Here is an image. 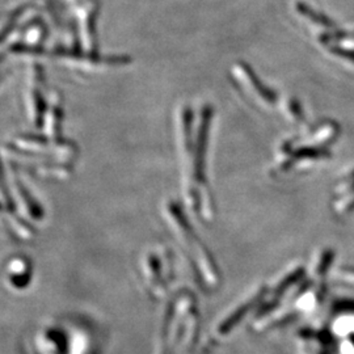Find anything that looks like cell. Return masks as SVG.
Segmentation results:
<instances>
[{
	"label": "cell",
	"instance_id": "obj_1",
	"mask_svg": "<svg viewBox=\"0 0 354 354\" xmlns=\"http://www.w3.org/2000/svg\"><path fill=\"white\" fill-rule=\"evenodd\" d=\"M235 76L241 80V84L248 91L250 96L256 102H260L264 106H273L277 102V95L274 91L266 87V84L259 79V76L253 73L252 68L245 64H238L234 71Z\"/></svg>",
	"mask_w": 354,
	"mask_h": 354
},
{
	"label": "cell",
	"instance_id": "obj_2",
	"mask_svg": "<svg viewBox=\"0 0 354 354\" xmlns=\"http://www.w3.org/2000/svg\"><path fill=\"white\" fill-rule=\"evenodd\" d=\"M298 11L302 13L304 16H306V17H308V20L317 23L319 26L327 28V29H329V32H336V30H339L336 24H335L330 19H328L327 16H324V15H322V13L315 12V11H313L311 8L304 7V6H299V7H298Z\"/></svg>",
	"mask_w": 354,
	"mask_h": 354
},
{
	"label": "cell",
	"instance_id": "obj_3",
	"mask_svg": "<svg viewBox=\"0 0 354 354\" xmlns=\"http://www.w3.org/2000/svg\"><path fill=\"white\" fill-rule=\"evenodd\" d=\"M326 45L328 46L329 51H332L333 54H336V55H339V57H342V58H345V59H348V61H351V62H353L354 64L353 49L342 48V46L335 44V42H327Z\"/></svg>",
	"mask_w": 354,
	"mask_h": 354
},
{
	"label": "cell",
	"instance_id": "obj_4",
	"mask_svg": "<svg viewBox=\"0 0 354 354\" xmlns=\"http://www.w3.org/2000/svg\"><path fill=\"white\" fill-rule=\"evenodd\" d=\"M288 114L290 113L291 117L295 120V121H302L304 120V112H302V108L299 105L298 102H288V109H286Z\"/></svg>",
	"mask_w": 354,
	"mask_h": 354
},
{
	"label": "cell",
	"instance_id": "obj_5",
	"mask_svg": "<svg viewBox=\"0 0 354 354\" xmlns=\"http://www.w3.org/2000/svg\"><path fill=\"white\" fill-rule=\"evenodd\" d=\"M351 36H352V37L354 38V32H353V33H352V35H351Z\"/></svg>",
	"mask_w": 354,
	"mask_h": 354
}]
</instances>
